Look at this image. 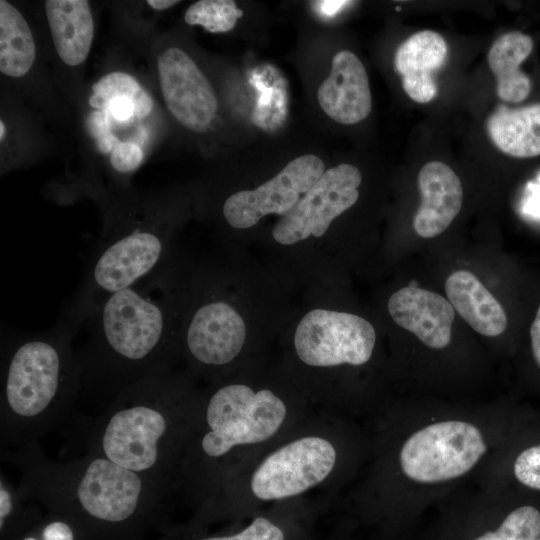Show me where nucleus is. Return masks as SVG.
Masks as SVG:
<instances>
[{
	"instance_id": "1",
	"label": "nucleus",
	"mask_w": 540,
	"mask_h": 540,
	"mask_svg": "<svg viewBox=\"0 0 540 540\" xmlns=\"http://www.w3.org/2000/svg\"><path fill=\"white\" fill-rule=\"evenodd\" d=\"M191 283L170 256L97 305L82 323L87 337L76 351L83 390L106 406L128 385L168 372L180 352Z\"/></svg>"
},
{
	"instance_id": "2",
	"label": "nucleus",
	"mask_w": 540,
	"mask_h": 540,
	"mask_svg": "<svg viewBox=\"0 0 540 540\" xmlns=\"http://www.w3.org/2000/svg\"><path fill=\"white\" fill-rule=\"evenodd\" d=\"M78 329L63 319L48 331L2 341L1 449L38 441L70 415L83 391L72 346Z\"/></svg>"
},
{
	"instance_id": "3",
	"label": "nucleus",
	"mask_w": 540,
	"mask_h": 540,
	"mask_svg": "<svg viewBox=\"0 0 540 540\" xmlns=\"http://www.w3.org/2000/svg\"><path fill=\"white\" fill-rule=\"evenodd\" d=\"M20 472L18 490L52 510L117 526L154 510L167 489L142 474L91 452L68 461L50 460L38 441L1 449Z\"/></svg>"
},
{
	"instance_id": "4",
	"label": "nucleus",
	"mask_w": 540,
	"mask_h": 540,
	"mask_svg": "<svg viewBox=\"0 0 540 540\" xmlns=\"http://www.w3.org/2000/svg\"><path fill=\"white\" fill-rule=\"evenodd\" d=\"M187 389L168 372L120 390L95 418L79 422L86 452L151 478L166 489L182 444Z\"/></svg>"
},
{
	"instance_id": "5",
	"label": "nucleus",
	"mask_w": 540,
	"mask_h": 540,
	"mask_svg": "<svg viewBox=\"0 0 540 540\" xmlns=\"http://www.w3.org/2000/svg\"><path fill=\"white\" fill-rule=\"evenodd\" d=\"M212 276L192 279L180 338V352L203 368L228 365L240 354L247 324L234 298Z\"/></svg>"
},
{
	"instance_id": "6",
	"label": "nucleus",
	"mask_w": 540,
	"mask_h": 540,
	"mask_svg": "<svg viewBox=\"0 0 540 540\" xmlns=\"http://www.w3.org/2000/svg\"><path fill=\"white\" fill-rule=\"evenodd\" d=\"M285 416V404L268 389L255 392L244 384L222 385L205 405L197 448L204 458H220L235 446L269 439Z\"/></svg>"
},
{
	"instance_id": "7",
	"label": "nucleus",
	"mask_w": 540,
	"mask_h": 540,
	"mask_svg": "<svg viewBox=\"0 0 540 540\" xmlns=\"http://www.w3.org/2000/svg\"><path fill=\"white\" fill-rule=\"evenodd\" d=\"M480 430L462 421L438 422L413 433L400 451L403 473L413 481L437 483L467 473L486 452Z\"/></svg>"
},
{
	"instance_id": "8",
	"label": "nucleus",
	"mask_w": 540,
	"mask_h": 540,
	"mask_svg": "<svg viewBox=\"0 0 540 540\" xmlns=\"http://www.w3.org/2000/svg\"><path fill=\"white\" fill-rule=\"evenodd\" d=\"M376 342L373 325L361 316L316 308L299 321L294 347L309 366L362 365L369 361Z\"/></svg>"
},
{
	"instance_id": "9",
	"label": "nucleus",
	"mask_w": 540,
	"mask_h": 540,
	"mask_svg": "<svg viewBox=\"0 0 540 540\" xmlns=\"http://www.w3.org/2000/svg\"><path fill=\"white\" fill-rule=\"evenodd\" d=\"M360 170L348 163L327 169L297 204L275 223L274 241L294 245L310 237L323 236L332 221L352 207L359 198Z\"/></svg>"
},
{
	"instance_id": "10",
	"label": "nucleus",
	"mask_w": 540,
	"mask_h": 540,
	"mask_svg": "<svg viewBox=\"0 0 540 540\" xmlns=\"http://www.w3.org/2000/svg\"><path fill=\"white\" fill-rule=\"evenodd\" d=\"M336 461L333 445L320 437L290 442L270 454L251 479L253 494L262 500L298 495L323 481Z\"/></svg>"
},
{
	"instance_id": "11",
	"label": "nucleus",
	"mask_w": 540,
	"mask_h": 540,
	"mask_svg": "<svg viewBox=\"0 0 540 540\" xmlns=\"http://www.w3.org/2000/svg\"><path fill=\"white\" fill-rule=\"evenodd\" d=\"M325 171V164L318 156H299L257 188L241 190L227 197L222 215L230 227L240 230L253 227L269 214L283 216Z\"/></svg>"
},
{
	"instance_id": "12",
	"label": "nucleus",
	"mask_w": 540,
	"mask_h": 540,
	"mask_svg": "<svg viewBox=\"0 0 540 540\" xmlns=\"http://www.w3.org/2000/svg\"><path fill=\"white\" fill-rule=\"evenodd\" d=\"M157 69L162 96L172 116L186 128L204 132L218 107L206 76L192 58L177 47L159 55Z\"/></svg>"
},
{
	"instance_id": "13",
	"label": "nucleus",
	"mask_w": 540,
	"mask_h": 540,
	"mask_svg": "<svg viewBox=\"0 0 540 540\" xmlns=\"http://www.w3.org/2000/svg\"><path fill=\"white\" fill-rule=\"evenodd\" d=\"M317 100L322 110L341 124H356L369 115L372 97L367 72L353 52L341 50L334 55Z\"/></svg>"
},
{
	"instance_id": "14",
	"label": "nucleus",
	"mask_w": 540,
	"mask_h": 540,
	"mask_svg": "<svg viewBox=\"0 0 540 540\" xmlns=\"http://www.w3.org/2000/svg\"><path fill=\"white\" fill-rule=\"evenodd\" d=\"M393 321L433 349L448 346L455 310L443 296L416 286L393 293L388 300Z\"/></svg>"
},
{
	"instance_id": "15",
	"label": "nucleus",
	"mask_w": 540,
	"mask_h": 540,
	"mask_svg": "<svg viewBox=\"0 0 540 540\" xmlns=\"http://www.w3.org/2000/svg\"><path fill=\"white\" fill-rule=\"evenodd\" d=\"M421 204L413 218L415 232L423 238L443 233L459 214L463 188L457 174L440 161H431L420 169L417 177Z\"/></svg>"
},
{
	"instance_id": "16",
	"label": "nucleus",
	"mask_w": 540,
	"mask_h": 540,
	"mask_svg": "<svg viewBox=\"0 0 540 540\" xmlns=\"http://www.w3.org/2000/svg\"><path fill=\"white\" fill-rule=\"evenodd\" d=\"M448 53L439 33L422 30L411 35L397 49L395 69L401 75L406 94L417 103H428L437 95L434 72L442 67Z\"/></svg>"
},
{
	"instance_id": "17",
	"label": "nucleus",
	"mask_w": 540,
	"mask_h": 540,
	"mask_svg": "<svg viewBox=\"0 0 540 540\" xmlns=\"http://www.w3.org/2000/svg\"><path fill=\"white\" fill-rule=\"evenodd\" d=\"M445 291L454 310L479 334L495 337L506 330L504 308L470 271L451 273Z\"/></svg>"
},
{
	"instance_id": "18",
	"label": "nucleus",
	"mask_w": 540,
	"mask_h": 540,
	"mask_svg": "<svg viewBox=\"0 0 540 540\" xmlns=\"http://www.w3.org/2000/svg\"><path fill=\"white\" fill-rule=\"evenodd\" d=\"M45 11L60 59L69 66L83 63L92 46L94 23L86 0H46Z\"/></svg>"
},
{
	"instance_id": "19",
	"label": "nucleus",
	"mask_w": 540,
	"mask_h": 540,
	"mask_svg": "<svg viewBox=\"0 0 540 540\" xmlns=\"http://www.w3.org/2000/svg\"><path fill=\"white\" fill-rule=\"evenodd\" d=\"M486 131L493 144L509 156H539L540 103L515 109L499 105L488 116Z\"/></svg>"
},
{
	"instance_id": "20",
	"label": "nucleus",
	"mask_w": 540,
	"mask_h": 540,
	"mask_svg": "<svg viewBox=\"0 0 540 540\" xmlns=\"http://www.w3.org/2000/svg\"><path fill=\"white\" fill-rule=\"evenodd\" d=\"M532 49V38L519 31L505 33L492 44L487 61L496 77V92L501 100L520 102L528 97L531 82L520 65Z\"/></svg>"
},
{
	"instance_id": "21",
	"label": "nucleus",
	"mask_w": 540,
	"mask_h": 540,
	"mask_svg": "<svg viewBox=\"0 0 540 540\" xmlns=\"http://www.w3.org/2000/svg\"><path fill=\"white\" fill-rule=\"evenodd\" d=\"M35 57V42L27 21L12 4L1 0L0 71L10 77L24 76Z\"/></svg>"
},
{
	"instance_id": "22",
	"label": "nucleus",
	"mask_w": 540,
	"mask_h": 540,
	"mask_svg": "<svg viewBox=\"0 0 540 540\" xmlns=\"http://www.w3.org/2000/svg\"><path fill=\"white\" fill-rule=\"evenodd\" d=\"M89 104L97 110H105L109 100L115 97L129 98L135 106V116L144 118L152 110L153 102L140 84L129 74L112 72L100 78L92 87Z\"/></svg>"
},
{
	"instance_id": "23",
	"label": "nucleus",
	"mask_w": 540,
	"mask_h": 540,
	"mask_svg": "<svg viewBox=\"0 0 540 540\" xmlns=\"http://www.w3.org/2000/svg\"><path fill=\"white\" fill-rule=\"evenodd\" d=\"M243 11L232 0H200L188 7L185 21L189 25H201L212 33L233 29Z\"/></svg>"
},
{
	"instance_id": "24",
	"label": "nucleus",
	"mask_w": 540,
	"mask_h": 540,
	"mask_svg": "<svg viewBox=\"0 0 540 540\" xmlns=\"http://www.w3.org/2000/svg\"><path fill=\"white\" fill-rule=\"evenodd\" d=\"M540 512L532 506L512 511L494 532H487L475 540H538Z\"/></svg>"
},
{
	"instance_id": "25",
	"label": "nucleus",
	"mask_w": 540,
	"mask_h": 540,
	"mask_svg": "<svg viewBox=\"0 0 540 540\" xmlns=\"http://www.w3.org/2000/svg\"><path fill=\"white\" fill-rule=\"evenodd\" d=\"M514 474L523 485L540 490V445L521 452L514 463Z\"/></svg>"
},
{
	"instance_id": "26",
	"label": "nucleus",
	"mask_w": 540,
	"mask_h": 540,
	"mask_svg": "<svg viewBox=\"0 0 540 540\" xmlns=\"http://www.w3.org/2000/svg\"><path fill=\"white\" fill-rule=\"evenodd\" d=\"M202 540H284V534L279 527L268 519L258 517L240 533Z\"/></svg>"
},
{
	"instance_id": "27",
	"label": "nucleus",
	"mask_w": 540,
	"mask_h": 540,
	"mask_svg": "<svg viewBox=\"0 0 540 540\" xmlns=\"http://www.w3.org/2000/svg\"><path fill=\"white\" fill-rule=\"evenodd\" d=\"M143 161L141 148L133 142H120L112 151L110 163L120 173L135 171Z\"/></svg>"
},
{
	"instance_id": "28",
	"label": "nucleus",
	"mask_w": 540,
	"mask_h": 540,
	"mask_svg": "<svg viewBox=\"0 0 540 540\" xmlns=\"http://www.w3.org/2000/svg\"><path fill=\"white\" fill-rule=\"evenodd\" d=\"M105 110L119 122H126L135 116L134 103L126 97H115L109 100Z\"/></svg>"
},
{
	"instance_id": "29",
	"label": "nucleus",
	"mask_w": 540,
	"mask_h": 540,
	"mask_svg": "<svg viewBox=\"0 0 540 540\" xmlns=\"http://www.w3.org/2000/svg\"><path fill=\"white\" fill-rule=\"evenodd\" d=\"M110 114L107 110H96L87 119V127L90 134L98 140L111 133L109 120Z\"/></svg>"
},
{
	"instance_id": "30",
	"label": "nucleus",
	"mask_w": 540,
	"mask_h": 540,
	"mask_svg": "<svg viewBox=\"0 0 540 540\" xmlns=\"http://www.w3.org/2000/svg\"><path fill=\"white\" fill-rule=\"evenodd\" d=\"M522 212L532 218L540 219V184L529 182L527 194L522 203Z\"/></svg>"
},
{
	"instance_id": "31",
	"label": "nucleus",
	"mask_w": 540,
	"mask_h": 540,
	"mask_svg": "<svg viewBox=\"0 0 540 540\" xmlns=\"http://www.w3.org/2000/svg\"><path fill=\"white\" fill-rule=\"evenodd\" d=\"M43 540H74L71 527L63 521H53L42 531Z\"/></svg>"
},
{
	"instance_id": "32",
	"label": "nucleus",
	"mask_w": 540,
	"mask_h": 540,
	"mask_svg": "<svg viewBox=\"0 0 540 540\" xmlns=\"http://www.w3.org/2000/svg\"><path fill=\"white\" fill-rule=\"evenodd\" d=\"M533 357L540 367V306L530 328Z\"/></svg>"
},
{
	"instance_id": "33",
	"label": "nucleus",
	"mask_w": 540,
	"mask_h": 540,
	"mask_svg": "<svg viewBox=\"0 0 540 540\" xmlns=\"http://www.w3.org/2000/svg\"><path fill=\"white\" fill-rule=\"evenodd\" d=\"M119 143V139L112 132L96 140V146L103 154L112 153Z\"/></svg>"
},
{
	"instance_id": "34",
	"label": "nucleus",
	"mask_w": 540,
	"mask_h": 540,
	"mask_svg": "<svg viewBox=\"0 0 540 540\" xmlns=\"http://www.w3.org/2000/svg\"><path fill=\"white\" fill-rule=\"evenodd\" d=\"M350 2L348 1H318L316 7L320 13L326 16H332L337 13L342 7Z\"/></svg>"
},
{
	"instance_id": "35",
	"label": "nucleus",
	"mask_w": 540,
	"mask_h": 540,
	"mask_svg": "<svg viewBox=\"0 0 540 540\" xmlns=\"http://www.w3.org/2000/svg\"><path fill=\"white\" fill-rule=\"evenodd\" d=\"M179 1L174 0H148L147 4L152 7L155 10H165L168 9L176 4H178Z\"/></svg>"
},
{
	"instance_id": "36",
	"label": "nucleus",
	"mask_w": 540,
	"mask_h": 540,
	"mask_svg": "<svg viewBox=\"0 0 540 540\" xmlns=\"http://www.w3.org/2000/svg\"><path fill=\"white\" fill-rule=\"evenodd\" d=\"M5 134H6V128H5L4 122L1 120L0 121V139H1V141L4 139Z\"/></svg>"
},
{
	"instance_id": "37",
	"label": "nucleus",
	"mask_w": 540,
	"mask_h": 540,
	"mask_svg": "<svg viewBox=\"0 0 540 540\" xmlns=\"http://www.w3.org/2000/svg\"><path fill=\"white\" fill-rule=\"evenodd\" d=\"M22 540H36V539L34 537H26V538H24Z\"/></svg>"
},
{
	"instance_id": "38",
	"label": "nucleus",
	"mask_w": 540,
	"mask_h": 540,
	"mask_svg": "<svg viewBox=\"0 0 540 540\" xmlns=\"http://www.w3.org/2000/svg\"><path fill=\"white\" fill-rule=\"evenodd\" d=\"M536 182H538L540 184V174H538Z\"/></svg>"
},
{
	"instance_id": "39",
	"label": "nucleus",
	"mask_w": 540,
	"mask_h": 540,
	"mask_svg": "<svg viewBox=\"0 0 540 540\" xmlns=\"http://www.w3.org/2000/svg\"><path fill=\"white\" fill-rule=\"evenodd\" d=\"M538 540H540V538Z\"/></svg>"
}]
</instances>
